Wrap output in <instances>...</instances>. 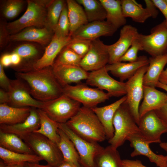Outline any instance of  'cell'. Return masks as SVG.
<instances>
[{"mask_svg": "<svg viewBox=\"0 0 167 167\" xmlns=\"http://www.w3.org/2000/svg\"><path fill=\"white\" fill-rule=\"evenodd\" d=\"M17 78L28 85L32 96L45 102L57 98L63 94V87L55 77L52 66L39 70L16 73Z\"/></svg>", "mask_w": 167, "mask_h": 167, "instance_id": "6da1fadb", "label": "cell"}, {"mask_svg": "<svg viewBox=\"0 0 167 167\" xmlns=\"http://www.w3.org/2000/svg\"><path fill=\"white\" fill-rule=\"evenodd\" d=\"M66 123L76 134L88 141L98 143L106 139L103 125L91 108L81 107Z\"/></svg>", "mask_w": 167, "mask_h": 167, "instance_id": "7a4b0ae2", "label": "cell"}, {"mask_svg": "<svg viewBox=\"0 0 167 167\" xmlns=\"http://www.w3.org/2000/svg\"><path fill=\"white\" fill-rule=\"evenodd\" d=\"M51 1L27 0V8L24 14L18 19L6 23V27L10 34H16L29 27H45L47 8Z\"/></svg>", "mask_w": 167, "mask_h": 167, "instance_id": "3957f363", "label": "cell"}, {"mask_svg": "<svg viewBox=\"0 0 167 167\" xmlns=\"http://www.w3.org/2000/svg\"><path fill=\"white\" fill-rule=\"evenodd\" d=\"M113 125L114 135L108 140V143L117 149L124 144L128 136L140 133L138 125L125 102L116 110L113 118Z\"/></svg>", "mask_w": 167, "mask_h": 167, "instance_id": "277c9868", "label": "cell"}, {"mask_svg": "<svg viewBox=\"0 0 167 167\" xmlns=\"http://www.w3.org/2000/svg\"><path fill=\"white\" fill-rule=\"evenodd\" d=\"M23 140L35 154L41 157L51 166L56 167L64 161L62 155L57 144L45 136L33 132Z\"/></svg>", "mask_w": 167, "mask_h": 167, "instance_id": "5b68a950", "label": "cell"}, {"mask_svg": "<svg viewBox=\"0 0 167 167\" xmlns=\"http://www.w3.org/2000/svg\"><path fill=\"white\" fill-rule=\"evenodd\" d=\"M44 102L42 109L50 118L58 123H66L77 113L81 104L64 94Z\"/></svg>", "mask_w": 167, "mask_h": 167, "instance_id": "8992f818", "label": "cell"}, {"mask_svg": "<svg viewBox=\"0 0 167 167\" xmlns=\"http://www.w3.org/2000/svg\"><path fill=\"white\" fill-rule=\"evenodd\" d=\"M63 94L79 102L83 106L91 109L110 97L107 93L98 88H92L86 84H80L63 87Z\"/></svg>", "mask_w": 167, "mask_h": 167, "instance_id": "52a82bcc", "label": "cell"}, {"mask_svg": "<svg viewBox=\"0 0 167 167\" xmlns=\"http://www.w3.org/2000/svg\"><path fill=\"white\" fill-rule=\"evenodd\" d=\"M137 38L141 45L143 50L151 57L167 53V27L165 20L153 27L149 34L139 33Z\"/></svg>", "mask_w": 167, "mask_h": 167, "instance_id": "ba28073f", "label": "cell"}, {"mask_svg": "<svg viewBox=\"0 0 167 167\" xmlns=\"http://www.w3.org/2000/svg\"><path fill=\"white\" fill-rule=\"evenodd\" d=\"M148 65L140 68L126 82V99L125 102L138 125L140 119L139 104L143 97V77L147 70Z\"/></svg>", "mask_w": 167, "mask_h": 167, "instance_id": "9c48e42d", "label": "cell"}, {"mask_svg": "<svg viewBox=\"0 0 167 167\" xmlns=\"http://www.w3.org/2000/svg\"><path fill=\"white\" fill-rule=\"evenodd\" d=\"M58 127L68 136L74 143L79 157V162L83 167H94L95 156L103 148L98 143L89 142L74 132L66 123H58Z\"/></svg>", "mask_w": 167, "mask_h": 167, "instance_id": "30bf717a", "label": "cell"}, {"mask_svg": "<svg viewBox=\"0 0 167 167\" xmlns=\"http://www.w3.org/2000/svg\"><path fill=\"white\" fill-rule=\"evenodd\" d=\"M105 67L88 72L86 84L107 92L110 97H120L126 94V82L118 81L110 76Z\"/></svg>", "mask_w": 167, "mask_h": 167, "instance_id": "8fae6325", "label": "cell"}, {"mask_svg": "<svg viewBox=\"0 0 167 167\" xmlns=\"http://www.w3.org/2000/svg\"><path fill=\"white\" fill-rule=\"evenodd\" d=\"M138 126L140 133L150 143H161V136L167 132V126L155 110L150 111L140 118Z\"/></svg>", "mask_w": 167, "mask_h": 167, "instance_id": "7c38bea8", "label": "cell"}, {"mask_svg": "<svg viewBox=\"0 0 167 167\" xmlns=\"http://www.w3.org/2000/svg\"><path fill=\"white\" fill-rule=\"evenodd\" d=\"M10 96V106L16 107H30L42 109L45 102L36 100L31 95L27 84L17 78L11 80L8 91Z\"/></svg>", "mask_w": 167, "mask_h": 167, "instance_id": "4fadbf2b", "label": "cell"}, {"mask_svg": "<svg viewBox=\"0 0 167 167\" xmlns=\"http://www.w3.org/2000/svg\"><path fill=\"white\" fill-rule=\"evenodd\" d=\"M109 60L107 45L98 38L91 41L89 50L82 58L79 66L87 71L91 72L105 66Z\"/></svg>", "mask_w": 167, "mask_h": 167, "instance_id": "5bb4252c", "label": "cell"}, {"mask_svg": "<svg viewBox=\"0 0 167 167\" xmlns=\"http://www.w3.org/2000/svg\"><path fill=\"white\" fill-rule=\"evenodd\" d=\"M139 33L137 29L135 27L130 25L124 26L120 30L118 40L115 43L107 45L109 55L108 64L119 62L120 58L137 38Z\"/></svg>", "mask_w": 167, "mask_h": 167, "instance_id": "9a60e30c", "label": "cell"}, {"mask_svg": "<svg viewBox=\"0 0 167 167\" xmlns=\"http://www.w3.org/2000/svg\"><path fill=\"white\" fill-rule=\"evenodd\" d=\"M72 38L70 36L62 37L54 34L42 56L32 65L30 71L52 67L56 58L62 50L68 45Z\"/></svg>", "mask_w": 167, "mask_h": 167, "instance_id": "2e32d148", "label": "cell"}, {"mask_svg": "<svg viewBox=\"0 0 167 167\" xmlns=\"http://www.w3.org/2000/svg\"><path fill=\"white\" fill-rule=\"evenodd\" d=\"M126 140L130 143L131 147L134 148L131 156L134 157L143 155L147 157L150 161L155 163L157 167H167V155L157 154L151 149L149 144L140 133L128 136Z\"/></svg>", "mask_w": 167, "mask_h": 167, "instance_id": "e0dca14e", "label": "cell"}, {"mask_svg": "<svg viewBox=\"0 0 167 167\" xmlns=\"http://www.w3.org/2000/svg\"><path fill=\"white\" fill-rule=\"evenodd\" d=\"M117 29L106 21H95L81 26L71 37L91 41L101 36H112Z\"/></svg>", "mask_w": 167, "mask_h": 167, "instance_id": "ac0fdd59", "label": "cell"}, {"mask_svg": "<svg viewBox=\"0 0 167 167\" xmlns=\"http://www.w3.org/2000/svg\"><path fill=\"white\" fill-rule=\"evenodd\" d=\"M37 109L31 107L29 116L23 122L12 125L1 124L0 130L15 134L23 140L40 127V119Z\"/></svg>", "mask_w": 167, "mask_h": 167, "instance_id": "d6986e66", "label": "cell"}, {"mask_svg": "<svg viewBox=\"0 0 167 167\" xmlns=\"http://www.w3.org/2000/svg\"><path fill=\"white\" fill-rule=\"evenodd\" d=\"M148 64V59L146 56L142 55L139 57L138 60L134 62H118L108 64L105 67L108 72L123 82L133 76L140 68Z\"/></svg>", "mask_w": 167, "mask_h": 167, "instance_id": "ffe728a7", "label": "cell"}, {"mask_svg": "<svg viewBox=\"0 0 167 167\" xmlns=\"http://www.w3.org/2000/svg\"><path fill=\"white\" fill-rule=\"evenodd\" d=\"M56 79L63 87L71 83L79 84L81 80H86L88 72L80 66L64 65L52 66Z\"/></svg>", "mask_w": 167, "mask_h": 167, "instance_id": "44dd1931", "label": "cell"}, {"mask_svg": "<svg viewBox=\"0 0 167 167\" xmlns=\"http://www.w3.org/2000/svg\"><path fill=\"white\" fill-rule=\"evenodd\" d=\"M126 99L125 95L114 102L101 107L91 108L96 114L104 129L106 138L108 140L113 136L114 130L113 125V120L114 114L119 107Z\"/></svg>", "mask_w": 167, "mask_h": 167, "instance_id": "7402d4cb", "label": "cell"}, {"mask_svg": "<svg viewBox=\"0 0 167 167\" xmlns=\"http://www.w3.org/2000/svg\"><path fill=\"white\" fill-rule=\"evenodd\" d=\"M54 32L45 27H34L26 28L15 34L11 35V41H26L37 43L42 45H47L50 42Z\"/></svg>", "mask_w": 167, "mask_h": 167, "instance_id": "603a6c76", "label": "cell"}, {"mask_svg": "<svg viewBox=\"0 0 167 167\" xmlns=\"http://www.w3.org/2000/svg\"><path fill=\"white\" fill-rule=\"evenodd\" d=\"M143 100L139 108L140 118L147 113L159 109L167 102V93L156 87L143 86Z\"/></svg>", "mask_w": 167, "mask_h": 167, "instance_id": "cb8c5ba5", "label": "cell"}, {"mask_svg": "<svg viewBox=\"0 0 167 167\" xmlns=\"http://www.w3.org/2000/svg\"><path fill=\"white\" fill-rule=\"evenodd\" d=\"M30 107H16L0 104V124L12 125L24 122L29 116Z\"/></svg>", "mask_w": 167, "mask_h": 167, "instance_id": "d4e9b609", "label": "cell"}, {"mask_svg": "<svg viewBox=\"0 0 167 167\" xmlns=\"http://www.w3.org/2000/svg\"><path fill=\"white\" fill-rule=\"evenodd\" d=\"M147 70L143 79L144 85L156 87L160 76L167 64V53L148 58Z\"/></svg>", "mask_w": 167, "mask_h": 167, "instance_id": "484cf974", "label": "cell"}, {"mask_svg": "<svg viewBox=\"0 0 167 167\" xmlns=\"http://www.w3.org/2000/svg\"><path fill=\"white\" fill-rule=\"evenodd\" d=\"M12 52L18 54L22 59L21 63L19 66L20 67L19 72L30 71L32 65L41 57L40 56V52L37 47L31 44L20 45Z\"/></svg>", "mask_w": 167, "mask_h": 167, "instance_id": "4316f807", "label": "cell"}, {"mask_svg": "<svg viewBox=\"0 0 167 167\" xmlns=\"http://www.w3.org/2000/svg\"><path fill=\"white\" fill-rule=\"evenodd\" d=\"M106 13V21L117 29L126 25V20L123 15L120 0H99Z\"/></svg>", "mask_w": 167, "mask_h": 167, "instance_id": "83f0119b", "label": "cell"}, {"mask_svg": "<svg viewBox=\"0 0 167 167\" xmlns=\"http://www.w3.org/2000/svg\"><path fill=\"white\" fill-rule=\"evenodd\" d=\"M66 2L70 24L69 35L71 36L79 28L88 22L84 8L76 0H67Z\"/></svg>", "mask_w": 167, "mask_h": 167, "instance_id": "f1b7e54d", "label": "cell"}, {"mask_svg": "<svg viewBox=\"0 0 167 167\" xmlns=\"http://www.w3.org/2000/svg\"><path fill=\"white\" fill-rule=\"evenodd\" d=\"M0 145V146L14 152L27 154H35L29 146L18 136L1 130Z\"/></svg>", "mask_w": 167, "mask_h": 167, "instance_id": "f546056e", "label": "cell"}, {"mask_svg": "<svg viewBox=\"0 0 167 167\" xmlns=\"http://www.w3.org/2000/svg\"><path fill=\"white\" fill-rule=\"evenodd\" d=\"M122 161L117 149L110 145L95 156L94 167H121Z\"/></svg>", "mask_w": 167, "mask_h": 167, "instance_id": "4dcf8cb0", "label": "cell"}, {"mask_svg": "<svg viewBox=\"0 0 167 167\" xmlns=\"http://www.w3.org/2000/svg\"><path fill=\"white\" fill-rule=\"evenodd\" d=\"M37 109L40 119V127L34 132L41 134L57 144L60 140L58 132V123L50 118L42 109Z\"/></svg>", "mask_w": 167, "mask_h": 167, "instance_id": "1f68e13d", "label": "cell"}, {"mask_svg": "<svg viewBox=\"0 0 167 167\" xmlns=\"http://www.w3.org/2000/svg\"><path fill=\"white\" fill-rule=\"evenodd\" d=\"M121 6L124 17H130L139 23H144L151 15L146 8L134 0H122Z\"/></svg>", "mask_w": 167, "mask_h": 167, "instance_id": "d6a6232c", "label": "cell"}, {"mask_svg": "<svg viewBox=\"0 0 167 167\" xmlns=\"http://www.w3.org/2000/svg\"><path fill=\"white\" fill-rule=\"evenodd\" d=\"M58 132L60 140L57 145L62 155L64 161L72 163L78 167H81L79 155L73 142L61 129L58 128Z\"/></svg>", "mask_w": 167, "mask_h": 167, "instance_id": "836d02e7", "label": "cell"}, {"mask_svg": "<svg viewBox=\"0 0 167 167\" xmlns=\"http://www.w3.org/2000/svg\"><path fill=\"white\" fill-rule=\"evenodd\" d=\"M0 157L7 165L24 164L27 162L39 163L43 160L36 154L15 152L1 146H0Z\"/></svg>", "mask_w": 167, "mask_h": 167, "instance_id": "e575fe53", "label": "cell"}, {"mask_svg": "<svg viewBox=\"0 0 167 167\" xmlns=\"http://www.w3.org/2000/svg\"><path fill=\"white\" fill-rule=\"evenodd\" d=\"M76 1L83 6L88 22L104 21L106 19V11L99 0Z\"/></svg>", "mask_w": 167, "mask_h": 167, "instance_id": "d590c367", "label": "cell"}, {"mask_svg": "<svg viewBox=\"0 0 167 167\" xmlns=\"http://www.w3.org/2000/svg\"><path fill=\"white\" fill-rule=\"evenodd\" d=\"M66 1L51 0L47 8V16L45 27L54 32Z\"/></svg>", "mask_w": 167, "mask_h": 167, "instance_id": "8d00e7d4", "label": "cell"}, {"mask_svg": "<svg viewBox=\"0 0 167 167\" xmlns=\"http://www.w3.org/2000/svg\"><path fill=\"white\" fill-rule=\"evenodd\" d=\"M27 2L22 0H7L4 1L1 6L2 16L8 19L16 17L21 12Z\"/></svg>", "mask_w": 167, "mask_h": 167, "instance_id": "74e56055", "label": "cell"}, {"mask_svg": "<svg viewBox=\"0 0 167 167\" xmlns=\"http://www.w3.org/2000/svg\"><path fill=\"white\" fill-rule=\"evenodd\" d=\"M82 59L81 57L66 46L58 54L54 61V65L79 66Z\"/></svg>", "mask_w": 167, "mask_h": 167, "instance_id": "f35d334b", "label": "cell"}, {"mask_svg": "<svg viewBox=\"0 0 167 167\" xmlns=\"http://www.w3.org/2000/svg\"><path fill=\"white\" fill-rule=\"evenodd\" d=\"M70 22L68 15L67 7L66 2V3L54 30V33L58 36L66 37L70 36Z\"/></svg>", "mask_w": 167, "mask_h": 167, "instance_id": "ab89813d", "label": "cell"}, {"mask_svg": "<svg viewBox=\"0 0 167 167\" xmlns=\"http://www.w3.org/2000/svg\"><path fill=\"white\" fill-rule=\"evenodd\" d=\"M91 41L72 38L71 41L66 46L73 50L82 58L89 50Z\"/></svg>", "mask_w": 167, "mask_h": 167, "instance_id": "60d3db41", "label": "cell"}, {"mask_svg": "<svg viewBox=\"0 0 167 167\" xmlns=\"http://www.w3.org/2000/svg\"><path fill=\"white\" fill-rule=\"evenodd\" d=\"M143 50L141 45L136 38L133 42L131 47L120 58L119 62H136L139 58L137 56L138 52L139 50Z\"/></svg>", "mask_w": 167, "mask_h": 167, "instance_id": "b9f144b4", "label": "cell"}, {"mask_svg": "<svg viewBox=\"0 0 167 167\" xmlns=\"http://www.w3.org/2000/svg\"><path fill=\"white\" fill-rule=\"evenodd\" d=\"M6 23L1 21L0 24V47L2 49L11 41L10 34L6 27Z\"/></svg>", "mask_w": 167, "mask_h": 167, "instance_id": "7bdbcfd3", "label": "cell"}, {"mask_svg": "<svg viewBox=\"0 0 167 167\" xmlns=\"http://www.w3.org/2000/svg\"><path fill=\"white\" fill-rule=\"evenodd\" d=\"M11 80L6 75L4 66L0 63V86L1 88L7 91L10 84Z\"/></svg>", "mask_w": 167, "mask_h": 167, "instance_id": "ee69618b", "label": "cell"}, {"mask_svg": "<svg viewBox=\"0 0 167 167\" xmlns=\"http://www.w3.org/2000/svg\"><path fill=\"white\" fill-rule=\"evenodd\" d=\"M144 2L146 6L145 8L151 15V17L153 19L156 18L158 15L159 11L152 0H145Z\"/></svg>", "mask_w": 167, "mask_h": 167, "instance_id": "f6af8a7d", "label": "cell"}, {"mask_svg": "<svg viewBox=\"0 0 167 167\" xmlns=\"http://www.w3.org/2000/svg\"><path fill=\"white\" fill-rule=\"evenodd\" d=\"M156 7L164 15L167 27V4L165 0H152Z\"/></svg>", "mask_w": 167, "mask_h": 167, "instance_id": "bcb514c9", "label": "cell"}, {"mask_svg": "<svg viewBox=\"0 0 167 167\" xmlns=\"http://www.w3.org/2000/svg\"><path fill=\"white\" fill-rule=\"evenodd\" d=\"M121 167H147L143 164L141 161L136 160H122Z\"/></svg>", "mask_w": 167, "mask_h": 167, "instance_id": "7dc6e473", "label": "cell"}, {"mask_svg": "<svg viewBox=\"0 0 167 167\" xmlns=\"http://www.w3.org/2000/svg\"><path fill=\"white\" fill-rule=\"evenodd\" d=\"M155 111L159 117L167 126V102L161 107Z\"/></svg>", "mask_w": 167, "mask_h": 167, "instance_id": "c3c4849f", "label": "cell"}, {"mask_svg": "<svg viewBox=\"0 0 167 167\" xmlns=\"http://www.w3.org/2000/svg\"><path fill=\"white\" fill-rule=\"evenodd\" d=\"M0 63L4 67H7L11 66V53H6L2 55L0 58Z\"/></svg>", "mask_w": 167, "mask_h": 167, "instance_id": "681fc988", "label": "cell"}, {"mask_svg": "<svg viewBox=\"0 0 167 167\" xmlns=\"http://www.w3.org/2000/svg\"><path fill=\"white\" fill-rule=\"evenodd\" d=\"M10 101V96L8 92L1 88L0 89V104H9Z\"/></svg>", "mask_w": 167, "mask_h": 167, "instance_id": "f907efd6", "label": "cell"}, {"mask_svg": "<svg viewBox=\"0 0 167 167\" xmlns=\"http://www.w3.org/2000/svg\"><path fill=\"white\" fill-rule=\"evenodd\" d=\"M12 65L15 66H19L21 64L22 59L21 57L17 53L12 52L11 53Z\"/></svg>", "mask_w": 167, "mask_h": 167, "instance_id": "816d5d0a", "label": "cell"}, {"mask_svg": "<svg viewBox=\"0 0 167 167\" xmlns=\"http://www.w3.org/2000/svg\"><path fill=\"white\" fill-rule=\"evenodd\" d=\"M159 82L161 84L167 85V67L161 73L159 78Z\"/></svg>", "mask_w": 167, "mask_h": 167, "instance_id": "f5cc1de1", "label": "cell"}, {"mask_svg": "<svg viewBox=\"0 0 167 167\" xmlns=\"http://www.w3.org/2000/svg\"><path fill=\"white\" fill-rule=\"evenodd\" d=\"M25 167H52L47 164L41 165L38 163L27 162L25 164Z\"/></svg>", "mask_w": 167, "mask_h": 167, "instance_id": "db71d44e", "label": "cell"}, {"mask_svg": "<svg viewBox=\"0 0 167 167\" xmlns=\"http://www.w3.org/2000/svg\"><path fill=\"white\" fill-rule=\"evenodd\" d=\"M56 167H78L74 164L69 162L63 161L60 165Z\"/></svg>", "mask_w": 167, "mask_h": 167, "instance_id": "11a10c76", "label": "cell"}, {"mask_svg": "<svg viewBox=\"0 0 167 167\" xmlns=\"http://www.w3.org/2000/svg\"><path fill=\"white\" fill-rule=\"evenodd\" d=\"M156 87L161 88L165 91L167 93V85L164 84L159 82L156 85Z\"/></svg>", "mask_w": 167, "mask_h": 167, "instance_id": "9f6ffc18", "label": "cell"}, {"mask_svg": "<svg viewBox=\"0 0 167 167\" xmlns=\"http://www.w3.org/2000/svg\"><path fill=\"white\" fill-rule=\"evenodd\" d=\"M26 163L19 165H6V167H25Z\"/></svg>", "mask_w": 167, "mask_h": 167, "instance_id": "6f0895ef", "label": "cell"}, {"mask_svg": "<svg viewBox=\"0 0 167 167\" xmlns=\"http://www.w3.org/2000/svg\"><path fill=\"white\" fill-rule=\"evenodd\" d=\"M6 165L4 162L3 161H0V167H6Z\"/></svg>", "mask_w": 167, "mask_h": 167, "instance_id": "680465c9", "label": "cell"}, {"mask_svg": "<svg viewBox=\"0 0 167 167\" xmlns=\"http://www.w3.org/2000/svg\"><path fill=\"white\" fill-rule=\"evenodd\" d=\"M165 1L167 4V0H165Z\"/></svg>", "mask_w": 167, "mask_h": 167, "instance_id": "91938a15", "label": "cell"}, {"mask_svg": "<svg viewBox=\"0 0 167 167\" xmlns=\"http://www.w3.org/2000/svg\"><path fill=\"white\" fill-rule=\"evenodd\" d=\"M81 167H82V166H81Z\"/></svg>", "mask_w": 167, "mask_h": 167, "instance_id": "94428289", "label": "cell"}]
</instances>
